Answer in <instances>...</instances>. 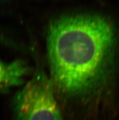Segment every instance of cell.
Wrapping results in <instances>:
<instances>
[{"label":"cell","mask_w":119,"mask_h":120,"mask_svg":"<svg viewBox=\"0 0 119 120\" xmlns=\"http://www.w3.org/2000/svg\"><path fill=\"white\" fill-rule=\"evenodd\" d=\"M47 57L63 112L82 120L114 116L119 109V26L99 13L55 17L47 27Z\"/></svg>","instance_id":"cell-1"},{"label":"cell","mask_w":119,"mask_h":120,"mask_svg":"<svg viewBox=\"0 0 119 120\" xmlns=\"http://www.w3.org/2000/svg\"><path fill=\"white\" fill-rule=\"evenodd\" d=\"M12 101L14 120H65L49 76L38 67Z\"/></svg>","instance_id":"cell-2"},{"label":"cell","mask_w":119,"mask_h":120,"mask_svg":"<svg viewBox=\"0 0 119 120\" xmlns=\"http://www.w3.org/2000/svg\"><path fill=\"white\" fill-rule=\"evenodd\" d=\"M33 68L24 60L15 59L6 62L0 59V93H7L15 87H23Z\"/></svg>","instance_id":"cell-3"},{"label":"cell","mask_w":119,"mask_h":120,"mask_svg":"<svg viewBox=\"0 0 119 120\" xmlns=\"http://www.w3.org/2000/svg\"><path fill=\"white\" fill-rule=\"evenodd\" d=\"M0 43L14 48L15 49H20L21 48H22L21 46L17 44V43H15L13 40H12L11 38H8L7 37H6V35H3L1 33H0Z\"/></svg>","instance_id":"cell-4"},{"label":"cell","mask_w":119,"mask_h":120,"mask_svg":"<svg viewBox=\"0 0 119 120\" xmlns=\"http://www.w3.org/2000/svg\"><path fill=\"white\" fill-rule=\"evenodd\" d=\"M0 1H3V0H0Z\"/></svg>","instance_id":"cell-5"}]
</instances>
